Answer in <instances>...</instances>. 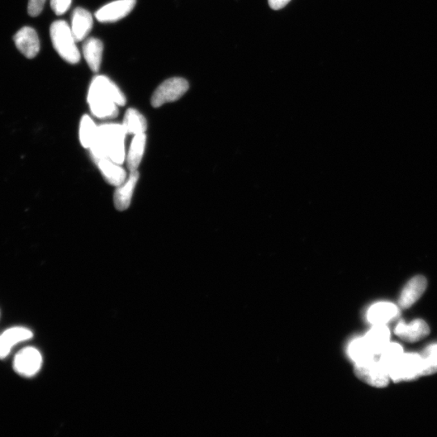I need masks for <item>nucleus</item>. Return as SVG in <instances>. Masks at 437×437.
<instances>
[{"label":"nucleus","instance_id":"6","mask_svg":"<svg viewBox=\"0 0 437 437\" xmlns=\"http://www.w3.org/2000/svg\"><path fill=\"white\" fill-rule=\"evenodd\" d=\"M354 371L356 377L361 381L374 387H387L391 379L387 370L376 358L363 363L355 364Z\"/></svg>","mask_w":437,"mask_h":437},{"label":"nucleus","instance_id":"4","mask_svg":"<svg viewBox=\"0 0 437 437\" xmlns=\"http://www.w3.org/2000/svg\"><path fill=\"white\" fill-rule=\"evenodd\" d=\"M422 356L417 353H403L389 371L393 382L414 381L422 377Z\"/></svg>","mask_w":437,"mask_h":437},{"label":"nucleus","instance_id":"12","mask_svg":"<svg viewBox=\"0 0 437 437\" xmlns=\"http://www.w3.org/2000/svg\"><path fill=\"white\" fill-rule=\"evenodd\" d=\"M32 338V332L26 328L14 327L4 331L0 335V360L7 357L13 346Z\"/></svg>","mask_w":437,"mask_h":437},{"label":"nucleus","instance_id":"15","mask_svg":"<svg viewBox=\"0 0 437 437\" xmlns=\"http://www.w3.org/2000/svg\"><path fill=\"white\" fill-rule=\"evenodd\" d=\"M398 308L392 303L379 302L370 307L368 320L373 326H386L387 323L398 315Z\"/></svg>","mask_w":437,"mask_h":437},{"label":"nucleus","instance_id":"5","mask_svg":"<svg viewBox=\"0 0 437 437\" xmlns=\"http://www.w3.org/2000/svg\"><path fill=\"white\" fill-rule=\"evenodd\" d=\"M188 89L189 84L183 78L174 77L165 80L156 89L151 97V106L159 108L165 104L178 101Z\"/></svg>","mask_w":437,"mask_h":437},{"label":"nucleus","instance_id":"2","mask_svg":"<svg viewBox=\"0 0 437 437\" xmlns=\"http://www.w3.org/2000/svg\"><path fill=\"white\" fill-rule=\"evenodd\" d=\"M127 135L122 124L106 123L99 126L97 136L89 148L95 162L101 159L108 158L122 165L127 156Z\"/></svg>","mask_w":437,"mask_h":437},{"label":"nucleus","instance_id":"11","mask_svg":"<svg viewBox=\"0 0 437 437\" xmlns=\"http://www.w3.org/2000/svg\"><path fill=\"white\" fill-rule=\"evenodd\" d=\"M427 286V279L422 275L412 278L402 290L398 301L399 306L402 308H408L414 305L424 294Z\"/></svg>","mask_w":437,"mask_h":437},{"label":"nucleus","instance_id":"13","mask_svg":"<svg viewBox=\"0 0 437 437\" xmlns=\"http://www.w3.org/2000/svg\"><path fill=\"white\" fill-rule=\"evenodd\" d=\"M140 174L137 170L131 171L129 177L125 180V183L118 187L113 196L115 206L118 211H125L130 207L133 194L138 180H139Z\"/></svg>","mask_w":437,"mask_h":437},{"label":"nucleus","instance_id":"18","mask_svg":"<svg viewBox=\"0 0 437 437\" xmlns=\"http://www.w3.org/2000/svg\"><path fill=\"white\" fill-rule=\"evenodd\" d=\"M103 48L102 41L94 39V37L85 41L83 46L84 59L86 60L89 68L94 73H97L100 68H101Z\"/></svg>","mask_w":437,"mask_h":437},{"label":"nucleus","instance_id":"16","mask_svg":"<svg viewBox=\"0 0 437 437\" xmlns=\"http://www.w3.org/2000/svg\"><path fill=\"white\" fill-rule=\"evenodd\" d=\"M104 179L112 186L120 187L127 180V172L121 165L108 158L101 159L96 162Z\"/></svg>","mask_w":437,"mask_h":437},{"label":"nucleus","instance_id":"1","mask_svg":"<svg viewBox=\"0 0 437 437\" xmlns=\"http://www.w3.org/2000/svg\"><path fill=\"white\" fill-rule=\"evenodd\" d=\"M126 97L117 85L104 75H97L90 84L88 103L93 115L101 120L116 118L118 106H124Z\"/></svg>","mask_w":437,"mask_h":437},{"label":"nucleus","instance_id":"20","mask_svg":"<svg viewBox=\"0 0 437 437\" xmlns=\"http://www.w3.org/2000/svg\"><path fill=\"white\" fill-rule=\"evenodd\" d=\"M123 127L129 135L142 134L147 131V120L144 115H142L136 109H128L123 118Z\"/></svg>","mask_w":437,"mask_h":437},{"label":"nucleus","instance_id":"26","mask_svg":"<svg viewBox=\"0 0 437 437\" xmlns=\"http://www.w3.org/2000/svg\"><path fill=\"white\" fill-rule=\"evenodd\" d=\"M46 0H30L28 6V12L31 17L39 16L45 6Z\"/></svg>","mask_w":437,"mask_h":437},{"label":"nucleus","instance_id":"25","mask_svg":"<svg viewBox=\"0 0 437 437\" xmlns=\"http://www.w3.org/2000/svg\"><path fill=\"white\" fill-rule=\"evenodd\" d=\"M73 0H50V7L56 15L61 16L68 10Z\"/></svg>","mask_w":437,"mask_h":437},{"label":"nucleus","instance_id":"3","mask_svg":"<svg viewBox=\"0 0 437 437\" xmlns=\"http://www.w3.org/2000/svg\"><path fill=\"white\" fill-rule=\"evenodd\" d=\"M52 44L62 59L71 64L79 63L80 53L73 31L64 21H57L50 26Z\"/></svg>","mask_w":437,"mask_h":437},{"label":"nucleus","instance_id":"8","mask_svg":"<svg viewBox=\"0 0 437 437\" xmlns=\"http://www.w3.org/2000/svg\"><path fill=\"white\" fill-rule=\"evenodd\" d=\"M136 4V0H117L100 8L95 17L100 22H115L130 14Z\"/></svg>","mask_w":437,"mask_h":437},{"label":"nucleus","instance_id":"21","mask_svg":"<svg viewBox=\"0 0 437 437\" xmlns=\"http://www.w3.org/2000/svg\"><path fill=\"white\" fill-rule=\"evenodd\" d=\"M348 353L355 364L363 363L377 357L370 348L364 337L351 341L348 346Z\"/></svg>","mask_w":437,"mask_h":437},{"label":"nucleus","instance_id":"17","mask_svg":"<svg viewBox=\"0 0 437 437\" xmlns=\"http://www.w3.org/2000/svg\"><path fill=\"white\" fill-rule=\"evenodd\" d=\"M370 348L375 355L382 354L384 348L389 344L391 331L386 326H374L364 336Z\"/></svg>","mask_w":437,"mask_h":437},{"label":"nucleus","instance_id":"9","mask_svg":"<svg viewBox=\"0 0 437 437\" xmlns=\"http://www.w3.org/2000/svg\"><path fill=\"white\" fill-rule=\"evenodd\" d=\"M14 41L19 50L28 59H33L40 50L39 36L33 28L24 27L14 36Z\"/></svg>","mask_w":437,"mask_h":437},{"label":"nucleus","instance_id":"22","mask_svg":"<svg viewBox=\"0 0 437 437\" xmlns=\"http://www.w3.org/2000/svg\"><path fill=\"white\" fill-rule=\"evenodd\" d=\"M98 127L89 115H84L80 121V140L85 149L91 147L95 137L97 136Z\"/></svg>","mask_w":437,"mask_h":437},{"label":"nucleus","instance_id":"10","mask_svg":"<svg viewBox=\"0 0 437 437\" xmlns=\"http://www.w3.org/2000/svg\"><path fill=\"white\" fill-rule=\"evenodd\" d=\"M394 333L399 338L408 342V343H416L426 338L430 333L429 325L426 322L421 319L413 321L411 324H406L405 322H399L394 330Z\"/></svg>","mask_w":437,"mask_h":437},{"label":"nucleus","instance_id":"14","mask_svg":"<svg viewBox=\"0 0 437 437\" xmlns=\"http://www.w3.org/2000/svg\"><path fill=\"white\" fill-rule=\"evenodd\" d=\"M93 25L91 13L82 8L75 9L71 17V31L73 32L75 39L82 41L86 39Z\"/></svg>","mask_w":437,"mask_h":437},{"label":"nucleus","instance_id":"27","mask_svg":"<svg viewBox=\"0 0 437 437\" xmlns=\"http://www.w3.org/2000/svg\"><path fill=\"white\" fill-rule=\"evenodd\" d=\"M291 0H268L269 6L274 10H279L283 8Z\"/></svg>","mask_w":437,"mask_h":437},{"label":"nucleus","instance_id":"24","mask_svg":"<svg viewBox=\"0 0 437 437\" xmlns=\"http://www.w3.org/2000/svg\"><path fill=\"white\" fill-rule=\"evenodd\" d=\"M422 360V376H430L437 373V344H431L421 355Z\"/></svg>","mask_w":437,"mask_h":437},{"label":"nucleus","instance_id":"19","mask_svg":"<svg viewBox=\"0 0 437 437\" xmlns=\"http://www.w3.org/2000/svg\"><path fill=\"white\" fill-rule=\"evenodd\" d=\"M147 137L145 133L138 134L133 138L129 150L126 156L127 167L130 171H135L139 166L144 156L146 148Z\"/></svg>","mask_w":437,"mask_h":437},{"label":"nucleus","instance_id":"23","mask_svg":"<svg viewBox=\"0 0 437 437\" xmlns=\"http://www.w3.org/2000/svg\"><path fill=\"white\" fill-rule=\"evenodd\" d=\"M403 353H403V349L400 344L389 343L382 354L379 355L380 358L378 360L389 373V370L396 364Z\"/></svg>","mask_w":437,"mask_h":437},{"label":"nucleus","instance_id":"7","mask_svg":"<svg viewBox=\"0 0 437 437\" xmlns=\"http://www.w3.org/2000/svg\"><path fill=\"white\" fill-rule=\"evenodd\" d=\"M42 364L41 355L35 348H26L19 353L13 361V368L22 377L31 378L39 373Z\"/></svg>","mask_w":437,"mask_h":437}]
</instances>
